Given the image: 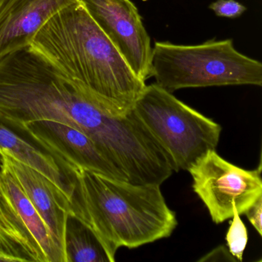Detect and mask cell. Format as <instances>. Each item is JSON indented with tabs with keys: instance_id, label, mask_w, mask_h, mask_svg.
Returning a JSON list of instances; mask_svg holds the SVG:
<instances>
[{
	"instance_id": "1",
	"label": "cell",
	"mask_w": 262,
	"mask_h": 262,
	"mask_svg": "<svg viewBox=\"0 0 262 262\" xmlns=\"http://www.w3.org/2000/svg\"><path fill=\"white\" fill-rule=\"evenodd\" d=\"M31 46L110 116L128 115L146 85L79 0L50 18Z\"/></svg>"
},
{
	"instance_id": "2",
	"label": "cell",
	"mask_w": 262,
	"mask_h": 262,
	"mask_svg": "<svg viewBox=\"0 0 262 262\" xmlns=\"http://www.w3.org/2000/svg\"><path fill=\"white\" fill-rule=\"evenodd\" d=\"M63 172L72 189L69 215L90 228L115 260L121 247L166 238L177 227L176 212L157 184H133L79 166Z\"/></svg>"
},
{
	"instance_id": "3",
	"label": "cell",
	"mask_w": 262,
	"mask_h": 262,
	"mask_svg": "<svg viewBox=\"0 0 262 262\" xmlns=\"http://www.w3.org/2000/svg\"><path fill=\"white\" fill-rule=\"evenodd\" d=\"M151 77L173 93L187 88L262 85V64L236 50L231 39L198 45L155 42Z\"/></svg>"
},
{
	"instance_id": "4",
	"label": "cell",
	"mask_w": 262,
	"mask_h": 262,
	"mask_svg": "<svg viewBox=\"0 0 262 262\" xmlns=\"http://www.w3.org/2000/svg\"><path fill=\"white\" fill-rule=\"evenodd\" d=\"M133 110L168 155L174 171H188L219 144V124L156 83L145 85Z\"/></svg>"
},
{
	"instance_id": "5",
	"label": "cell",
	"mask_w": 262,
	"mask_h": 262,
	"mask_svg": "<svg viewBox=\"0 0 262 262\" xmlns=\"http://www.w3.org/2000/svg\"><path fill=\"white\" fill-rule=\"evenodd\" d=\"M192 188L215 224L231 219L234 207L240 214L262 196L261 164L247 170L209 150L188 168Z\"/></svg>"
},
{
	"instance_id": "6",
	"label": "cell",
	"mask_w": 262,
	"mask_h": 262,
	"mask_svg": "<svg viewBox=\"0 0 262 262\" xmlns=\"http://www.w3.org/2000/svg\"><path fill=\"white\" fill-rule=\"evenodd\" d=\"M98 27L144 82L151 77L152 47L131 0H79Z\"/></svg>"
},
{
	"instance_id": "7",
	"label": "cell",
	"mask_w": 262,
	"mask_h": 262,
	"mask_svg": "<svg viewBox=\"0 0 262 262\" xmlns=\"http://www.w3.org/2000/svg\"><path fill=\"white\" fill-rule=\"evenodd\" d=\"M13 125L24 130L35 142L51 154L62 171L67 167L79 166L111 179L127 182L125 174L101 152L96 143L85 133L73 127L47 120Z\"/></svg>"
},
{
	"instance_id": "8",
	"label": "cell",
	"mask_w": 262,
	"mask_h": 262,
	"mask_svg": "<svg viewBox=\"0 0 262 262\" xmlns=\"http://www.w3.org/2000/svg\"><path fill=\"white\" fill-rule=\"evenodd\" d=\"M78 0H0V58L31 45L50 18Z\"/></svg>"
},
{
	"instance_id": "9",
	"label": "cell",
	"mask_w": 262,
	"mask_h": 262,
	"mask_svg": "<svg viewBox=\"0 0 262 262\" xmlns=\"http://www.w3.org/2000/svg\"><path fill=\"white\" fill-rule=\"evenodd\" d=\"M0 153L6 166L16 178L67 257L65 238L69 217L67 202L40 173L8 154Z\"/></svg>"
},
{
	"instance_id": "10",
	"label": "cell",
	"mask_w": 262,
	"mask_h": 262,
	"mask_svg": "<svg viewBox=\"0 0 262 262\" xmlns=\"http://www.w3.org/2000/svg\"><path fill=\"white\" fill-rule=\"evenodd\" d=\"M0 151L43 176L67 202L69 211L71 187L55 158L35 142L24 130L2 118H0Z\"/></svg>"
},
{
	"instance_id": "11",
	"label": "cell",
	"mask_w": 262,
	"mask_h": 262,
	"mask_svg": "<svg viewBox=\"0 0 262 262\" xmlns=\"http://www.w3.org/2000/svg\"><path fill=\"white\" fill-rule=\"evenodd\" d=\"M0 190L40 253L43 262H67L63 251L47 224L4 162L0 172Z\"/></svg>"
},
{
	"instance_id": "12",
	"label": "cell",
	"mask_w": 262,
	"mask_h": 262,
	"mask_svg": "<svg viewBox=\"0 0 262 262\" xmlns=\"http://www.w3.org/2000/svg\"><path fill=\"white\" fill-rule=\"evenodd\" d=\"M0 245L20 262H43L20 221L0 190Z\"/></svg>"
},
{
	"instance_id": "13",
	"label": "cell",
	"mask_w": 262,
	"mask_h": 262,
	"mask_svg": "<svg viewBox=\"0 0 262 262\" xmlns=\"http://www.w3.org/2000/svg\"><path fill=\"white\" fill-rule=\"evenodd\" d=\"M67 262H115L94 233L69 215L65 238Z\"/></svg>"
},
{
	"instance_id": "14",
	"label": "cell",
	"mask_w": 262,
	"mask_h": 262,
	"mask_svg": "<svg viewBox=\"0 0 262 262\" xmlns=\"http://www.w3.org/2000/svg\"><path fill=\"white\" fill-rule=\"evenodd\" d=\"M232 220L230 222V226L227 232V246L228 251L236 260L242 261L243 254L248 244V230L240 217L235 207H234Z\"/></svg>"
},
{
	"instance_id": "15",
	"label": "cell",
	"mask_w": 262,
	"mask_h": 262,
	"mask_svg": "<svg viewBox=\"0 0 262 262\" xmlns=\"http://www.w3.org/2000/svg\"><path fill=\"white\" fill-rule=\"evenodd\" d=\"M209 9L217 16L228 19H235L246 11V7L236 0H216Z\"/></svg>"
},
{
	"instance_id": "16",
	"label": "cell",
	"mask_w": 262,
	"mask_h": 262,
	"mask_svg": "<svg viewBox=\"0 0 262 262\" xmlns=\"http://www.w3.org/2000/svg\"><path fill=\"white\" fill-rule=\"evenodd\" d=\"M251 225L262 235V196H260L245 213Z\"/></svg>"
},
{
	"instance_id": "17",
	"label": "cell",
	"mask_w": 262,
	"mask_h": 262,
	"mask_svg": "<svg viewBox=\"0 0 262 262\" xmlns=\"http://www.w3.org/2000/svg\"><path fill=\"white\" fill-rule=\"evenodd\" d=\"M0 257H4L7 262H20L19 258L7 253L0 245Z\"/></svg>"
},
{
	"instance_id": "18",
	"label": "cell",
	"mask_w": 262,
	"mask_h": 262,
	"mask_svg": "<svg viewBox=\"0 0 262 262\" xmlns=\"http://www.w3.org/2000/svg\"><path fill=\"white\" fill-rule=\"evenodd\" d=\"M3 164H4V159H3L2 155L0 153V172L2 171Z\"/></svg>"
},
{
	"instance_id": "19",
	"label": "cell",
	"mask_w": 262,
	"mask_h": 262,
	"mask_svg": "<svg viewBox=\"0 0 262 262\" xmlns=\"http://www.w3.org/2000/svg\"><path fill=\"white\" fill-rule=\"evenodd\" d=\"M0 262H7L4 257H0Z\"/></svg>"
}]
</instances>
